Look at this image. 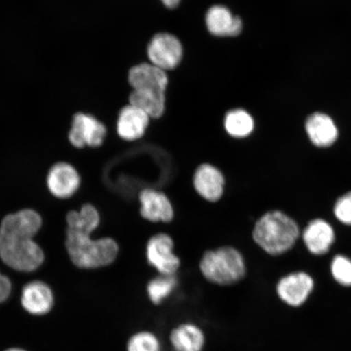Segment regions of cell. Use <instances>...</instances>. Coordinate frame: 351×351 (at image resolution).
Returning a JSON list of instances; mask_svg holds the SVG:
<instances>
[{"instance_id": "6da1fadb", "label": "cell", "mask_w": 351, "mask_h": 351, "mask_svg": "<svg viewBox=\"0 0 351 351\" xmlns=\"http://www.w3.org/2000/svg\"><path fill=\"white\" fill-rule=\"evenodd\" d=\"M66 221L65 245L74 265L83 269H95L116 261L119 247L115 240L90 238L100 222L99 212L93 205H83L79 212L71 210Z\"/></svg>"}, {"instance_id": "7a4b0ae2", "label": "cell", "mask_w": 351, "mask_h": 351, "mask_svg": "<svg viewBox=\"0 0 351 351\" xmlns=\"http://www.w3.org/2000/svg\"><path fill=\"white\" fill-rule=\"evenodd\" d=\"M43 219L32 209L8 215L0 225V258L11 269L23 273L43 265L44 253L33 238L42 227Z\"/></svg>"}, {"instance_id": "3957f363", "label": "cell", "mask_w": 351, "mask_h": 351, "mask_svg": "<svg viewBox=\"0 0 351 351\" xmlns=\"http://www.w3.org/2000/svg\"><path fill=\"white\" fill-rule=\"evenodd\" d=\"M298 235L300 230L295 221L279 210L263 215L253 231L254 241L263 251L273 256L289 251Z\"/></svg>"}, {"instance_id": "277c9868", "label": "cell", "mask_w": 351, "mask_h": 351, "mask_svg": "<svg viewBox=\"0 0 351 351\" xmlns=\"http://www.w3.org/2000/svg\"><path fill=\"white\" fill-rule=\"evenodd\" d=\"M199 267L206 279L219 285L238 283L247 273L243 256L238 250L231 247L206 252Z\"/></svg>"}, {"instance_id": "5b68a950", "label": "cell", "mask_w": 351, "mask_h": 351, "mask_svg": "<svg viewBox=\"0 0 351 351\" xmlns=\"http://www.w3.org/2000/svg\"><path fill=\"white\" fill-rule=\"evenodd\" d=\"M150 63L167 72L178 67L183 57V47L179 39L168 33H160L152 38L147 47Z\"/></svg>"}, {"instance_id": "8992f818", "label": "cell", "mask_w": 351, "mask_h": 351, "mask_svg": "<svg viewBox=\"0 0 351 351\" xmlns=\"http://www.w3.org/2000/svg\"><path fill=\"white\" fill-rule=\"evenodd\" d=\"M107 129L97 118L86 113H77L73 117L69 139L73 147H98L104 143Z\"/></svg>"}, {"instance_id": "52a82bcc", "label": "cell", "mask_w": 351, "mask_h": 351, "mask_svg": "<svg viewBox=\"0 0 351 351\" xmlns=\"http://www.w3.org/2000/svg\"><path fill=\"white\" fill-rule=\"evenodd\" d=\"M173 240L166 234H158L148 241L147 261L161 275H174L181 265L180 258L173 252Z\"/></svg>"}, {"instance_id": "ba28073f", "label": "cell", "mask_w": 351, "mask_h": 351, "mask_svg": "<svg viewBox=\"0 0 351 351\" xmlns=\"http://www.w3.org/2000/svg\"><path fill=\"white\" fill-rule=\"evenodd\" d=\"M314 288V280L305 273L291 274L280 279L276 293L285 304L293 307L304 305Z\"/></svg>"}, {"instance_id": "9c48e42d", "label": "cell", "mask_w": 351, "mask_h": 351, "mask_svg": "<svg viewBox=\"0 0 351 351\" xmlns=\"http://www.w3.org/2000/svg\"><path fill=\"white\" fill-rule=\"evenodd\" d=\"M81 178L74 167L60 162L52 166L47 174V185L52 195L59 199L72 197L80 187Z\"/></svg>"}, {"instance_id": "30bf717a", "label": "cell", "mask_w": 351, "mask_h": 351, "mask_svg": "<svg viewBox=\"0 0 351 351\" xmlns=\"http://www.w3.org/2000/svg\"><path fill=\"white\" fill-rule=\"evenodd\" d=\"M55 302L54 293L49 285L40 282L26 284L22 289L21 304L26 313L35 317H41L50 313Z\"/></svg>"}, {"instance_id": "8fae6325", "label": "cell", "mask_w": 351, "mask_h": 351, "mask_svg": "<svg viewBox=\"0 0 351 351\" xmlns=\"http://www.w3.org/2000/svg\"><path fill=\"white\" fill-rule=\"evenodd\" d=\"M139 201L141 204L140 213L147 221L165 223L173 221V205L164 193L153 189H145L140 192Z\"/></svg>"}, {"instance_id": "7c38bea8", "label": "cell", "mask_w": 351, "mask_h": 351, "mask_svg": "<svg viewBox=\"0 0 351 351\" xmlns=\"http://www.w3.org/2000/svg\"><path fill=\"white\" fill-rule=\"evenodd\" d=\"M226 180L221 170L209 164H204L195 171L194 186L197 194L204 199L217 202L221 199Z\"/></svg>"}, {"instance_id": "4fadbf2b", "label": "cell", "mask_w": 351, "mask_h": 351, "mask_svg": "<svg viewBox=\"0 0 351 351\" xmlns=\"http://www.w3.org/2000/svg\"><path fill=\"white\" fill-rule=\"evenodd\" d=\"M128 80L134 90H152L164 93L169 84L166 72L151 63H143L132 68Z\"/></svg>"}, {"instance_id": "5bb4252c", "label": "cell", "mask_w": 351, "mask_h": 351, "mask_svg": "<svg viewBox=\"0 0 351 351\" xmlns=\"http://www.w3.org/2000/svg\"><path fill=\"white\" fill-rule=\"evenodd\" d=\"M150 117L134 105L123 108L117 121V133L126 141H135L141 138L146 132Z\"/></svg>"}, {"instance_id": "9a60e30c", "label": "cell", "mask_w": 351, "mask_h": 351, "mask_svg": "<svg viewBox=\"0 0 351 351\" xmlns=\"http://www.w3.org/2000/svg\"><path fill=\"white\" fill-rule=\"evenodd\" d=\"M206 25L208 32L217 37H235L243 29V21L232 15L229 8L215 5L206 14Z\"/></svg>"}, {"instance_id": "2e32d148", "label": "cell", "mask_w": 351, "mask_h": 351, "mask_svg": "<svg viewBox=\"0 0 351 351\" xmlns=\"http://www.w3.org/2000/svg\"><path fill=\"white\" fill-rule=\"evenodd\" d=\"M306 130L311 141L319 147H328L336 142L339 131L330 117L315 113L306 122Z\"/></svg>"}, {"instance_id": "e0dca14e", "label": "cell", "mask_w": 351, "mask_h": 351, "mask_svg": "<svg viewBox=\"0 0 351 351\" xmlns=\"http://www.w3.org/2000/svg\"><path fill=\"white\" fill-rule=\"evenodd\" d=\"M304 241L311 253L324 254L328 252L335 241V232L328 222L314 219L304 232Z\"/></svg>"}, {"instance_id": "ac0fdd59", "label": "cell", "mask_w": 351, "mask_h": 351, "mask_svg": "<svg viewBox=\"0 0 351 351\" xmlns=\"http://www.w3.org/2000/svg\"><path fill=\"white\" fill-rule=\"evenodd\" d=\"M170 340L175 351H202L205 343L203 331L192 324H181L174 328Z\"/></svg>"}, {"instance_id": "d6986e66", "label": "cell", "mask_w": 351, "mask_h": 351, "mask_svg": "<svg viewBox=\"0 0 351 351\" xmlns=\"http://www.w3.org/2000/svg\"><path fill=\"white\" fill-rule=\"evenodd\" d=\"M130 104L141 109L150 118H160L165 110V93L152 90H134Z\"/></svg>"}, {"instance_id": "ffe728a7", "label": "cell", "mask_w": 351, "mask_h": 351, "mask_svg": "<svg viewBox=\"0 0 351 351\" xmlns=\"http://www.w3.org/2000/svg\"><path fill=\"white\" fill-rule=\"evenodd\" d=\"M253 118L243 109H234L228 112L225 117V128L231 137H247L253 132Z\"/></svg>"}, {"instance_id": "44dd1931", "label": "cell", "mask_w": 351, "mask_h": 351, "mask_svg": "<svg viewBox=\"0 0 351 351\" xmlns=\"http://www.w3.org/2000/svg\"><path fill=\"white\" fill-rule=\"evenodd\" d=\"M177 285V279L172 276L162 275L153 279L147 285L149 298L154 304H160L162 301L171 295Z\"/></svg>"}, {"instance_id": "7402d4cb", "label": "cell", "mask_w": 351, "mask_h": 351, "mask_svg": "<svg viewBox=\"0 0 351 351\" xmlns=\"http://www.w3.org/2000/svg\"><path fill=\"white\" fill-rule=\"evenodd\" d=\"M127 351H160V345L153 333L140 332L130 337Z\"/></svg>"}, {"instance_id": "603a6c76", "label": "cell", "mask_w": 351, "mask_h": 351, "mask_svg": "<svg viewBox=\"0 0 351 351\" xmlns=\"http://www.w3.org/2000/svg\"><path fill=\"white\" fill-rule=\"evenodd\" d=\"M331 271L333 278L343 287H351V261L343 256L333 258Z\"/></svg>"}, {"instance_id": "cb8c5ba5", "label": "cell", "mask_w": 351, "mask_h": 351, "mask_svg": "<svg viewBox=\"0 0 351 351\" xmlns=\"http://www.w3.org/2000/svg\"><path fill=\"white\" fill-rule=\"evenodd\" d=\"M335 214L341 223L351 226V192L341 196L337 201Z\"/></svg>"}, {"instance_id": "d4e9b609", "label": "cell", "mask_w": 351, "mask_h": 351, "mask_svg": "<svg viewBox=\"0 0 351 351\" xmlns=\"http://www.w3.org/2000/svg\"><path fill=\"white\" fill-rule=\"evenodd\" d=\"M12 293V283L10 280L0 274V302H5L8 300Z\"/></svg>"}, {"instance_id": "484cf974", "label": "cell", "mask_w": 351, "mask_h": 351, "mask_svg": "<svg viewBox=\"0 0 351 351\" xmlns=\"http://www.w3.org/2000/svg\"><path fill=\"white\" fill-rule=\"evenodd\" d=\"M161 2L163 3L166 8H170V10H173V8H177L179 5L181 0H161Z\"/></svg>"}, {"instance_id": "4316f807", "label": "cell", "mask_w": 351, "mask_h": 351, "mask_svg": "<svg viewBox=\"0 0 351 351\" xmlns=\"http://www.w3.org/2000/svg\"><path fill=\"white\" fill-rule=\"evenodd\" d=\"M4 351H27V350H25L24 349H21V348H8Z\"/></svg>"}]
</instances>
